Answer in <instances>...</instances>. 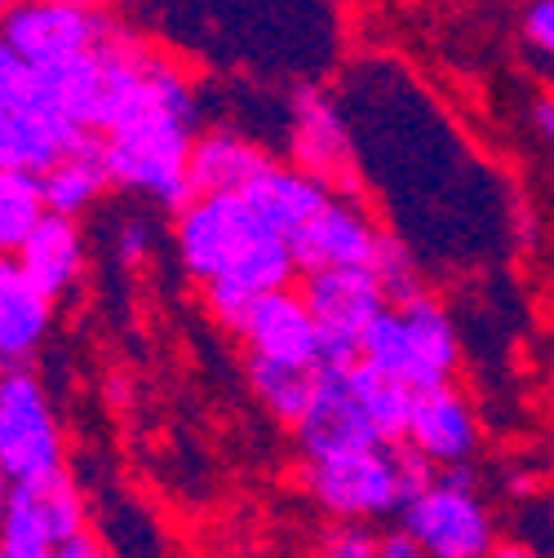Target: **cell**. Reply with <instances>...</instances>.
<instances>
[{"instance_id":"obj_1","label":"cell","mask_w":554,"mask_h":558,"mask_svg":"<svg viewBox=\"0 0 554 558\" xmlns=\"http://www.w3.org/2000/svg\"><path fill=\"white\" fill-rule=\"evenodd\" d=\"M200 129H204V111H200V89H195L191 72L156 49L143 72L137 98L129 102L120 124L107 137H98L111 186L143 195V199L169 208V214H182L195 199L191 147H195Z\"/></svg>"},{"instance_id":"obj_2","label":"cell","mask_w":554,"mask_h":558,"mask_svg":"<svg viewBox=\"0 0 554 558\" xmlns=\"http://www.w3.org/2000/svg\"><path fill=\"white\" fill-rule=\"evenodd\" d=\"M435 478V470L408 448H364L351 457H333L306 465V497L333 523H382L399 519V510Z\"/></svg>"},{"instance_id":"obj_3","label":"cell","mask_w":554,"mask_h":558,"mask_svg":"<svg viewBox=\"0 0 554 558\" xmlns=\"http://www.w3.org/2000/svg\"><path fill=\"white\" fill-rule=\"evenodd\" d=\"M85 143L89 137L62 111L45 72L27 66L0 40V169H23L40 178Z\"/></svg>"},{"instance_id":"obj_4","label":"cell","mask_w":554,"mask_h":558,"mask_svg":"<svg viewBox=\"0 0 554 558\" xmlns=\"http://www.w3.org/2000/svg\"><path fill=\"white\" fill-rule=\"evenodd\" d=\"M369 368L395 377L412 395L453 386L461 368V337L448 315V306L435 293H422L408 306H386L373 328L364 332V355Z\"/></svg>"},{"instance_id":"obj_5","label":"cell","mask_w":554,"mask_h":558,"mask_svg":"<svg viewBox=\"0 0 554 558\" xmlns=\"http://www.w3.org/2000/svg\"><path fill=\"white\" fill-rule=\"evenodd\" d=\"M152 53H156V45L120 32L107 45H98L94 53L45 72V81L53 85L62 111L76 120V129L85 137H107L120 124V116L129 111V102L137 98V89H143V72H147Z\"/></svg>"},{"instance_id":"obj_6","label":"cell","mask_w":554,"mask_h":558,"mask_svg":"<svg viewBox=\"0 0 554 558\" xmlns=\"http://www.w3.org/2000/svg\"><path fill=\"white\" fill-rule=\"evenodd\" d=\"M399 532L418 541L426 558H493L502 545L497 514L483 501L470 465L439 470L399 510Z\"/></svg>"},{"instance_id":"obj_7","label":"cell","mask_w":554,"mask_h":558,"mask_svg":"<svg viewBox=\"0 0 554 558\" xmlns=\"http://www.w3.org/2000/svg\"><path fill=\"white\" fill-rule=\"evenodd\" d=\"M0 470L10 483H40L67 474V435L49 386L32 368L0 377Z\"/></svg>"},{"instance_id":"obj_8","label":"cell","mask_w":554,"mask_h":558,"mask_svg":"<svg viewBox=\"0 0 554 558\" xmlns=\"http://www.w3.org/2000/svg\"><path fill=\"white\" fill-rule=\"evenodd\" d=\"M120 32L124 27L107 10L72 5V0H14V10L0 23V40L36 72L76 62Z\"/></svg>"},{"instance_id":"obj_9","label":"cell","mask_w":554,"mask_h":558,"mask_svg":"<svg viewBox=\"0 0 554 558\" xmlns=\"http://www.w3.org/2000/svg\"><path fill=\"white\" fill-rule=\"evenodd\" d=\"M302 298L320 328V364L351 368L364 355V332L390 306L373 270H311L302 275Z\"/></svg>"},{"instance_id":"obj_10","label":"cell","mask_w":554,"mask_h":558,"mask_svg":"<svg viewBox=\"0 0 554 558\" xmlns=\"http://www.w3.org/2000/svg\"><path fill=\"white\" fill-rule=\"evenodd\" d=\"M81 536H89V510L72 474L14 483L0 523V545L10 558H58Z\"/></svg>"},{"instance_id":"obj_11","label":"cell","mask_w":554,"mask_h":558,"mask_svg":"<svg viewBox=\"0 0 554 558\" xmlns=\"http://www.w3.org/2000/svg\"><path fill=\"white\" fill-rule=\"evenodd\" d=\"M285 143H289V165L302 173L320 178L333 191H360L356 182V124L341 111V102L320 89V85H298L289 94L285 111Z\"/></svg>"},{"instance_id":"obj_12","label":"cell","mask_w":554,"mask_h":558,"mask_svg":"<svg viewBox=\"0 0 554 558\" xmlns=\"http://www.w3.org/2000/svg\"><path fill=\"white\" fill-rule=\"evenodd\" d=\"M262 235H270V231L249 214V204L240 195H195L182 214H173L178 266L195 279L200 289L209 284V279H218L244 244H253ZM275 240H280V235H275Z\"/></svg>"},{"instance_id":"obj_13","label":"cell","mask_w":554,"mask_h":558,"mask_svg":"<svg viewBox=\"0 0 554 558\" xmlns=\"http://www.w3.org/2000/svg\"><path fill=\"white\" fill-rule=\"evenodd\" d=\"M298 275H302V266L293 257V244L275 240V235H262V240L244 244L231 257V266L200 289V298H204V311L214 315V324L240 332V324L249 319V311L262 298H270V293L293 289Z\"/></svg>"},{"instance_id":"obj_14","label":"cell","mask_w":554,"mask_h":558,"mask_svg":"<svg viewBox=\"0 0 554 558\" xmlns=\"http://www.w3.org/2000/svg\"><path fill=\"white\" fill-rule=\"evenodd\" d=\"M382 227L369 214L360 191H333L320 218L293 240V257L302 275L311 270H373L382 248Z\"/></svg>"},{"instance_id":"obj_15","label":"cell","mask_w":554,"mask_h":558,"mask_svg":"<svg viewBox=\"0 0 554 558\" xmlns=\"http://www.w3.org/2000/svg\"><path fill=\"white\" fill-rule=\"evenodd\" d=\"M298 452L306 465L315 461H333V457H351L364 448H377V430L369 426L364 408L356 403V390L346 381V368H320V386L315 399L306 408V416L293 426Z\"/></svg>"},{"instance_id":"obj_16","label":"cell","mask_w":554,"mask_h":558,"mask_svg":"<svg viewBox=\"0 0 554 558\" xmlns=\"http://www.w3.org/2000/svg\"><path fill=\"white\" fill-rule=\"evenodd\" d=\"M483 444V430H479V416H474V403L453 386H439V390H422L412 399V416H408V439L404 448L418 452L435 474L439 470H461L474 461Z\"/></svg>"},{"instance_id":"obj_17","label":"cell","mask_w":554,"mask_h":558,"mask_svg":"<svg viewBox=\"0 0 554 558\" xmlns=\"http://www.w3.org/2000/svg\"><path fill=\"white\" fill-rule=\"evenodd\" d=\"M236 337L257 360L293 364V368H324L320 364V328H315V315H311L302 289H285V293L262 298Z\"/></svg>"},{"instance_id":"obj_18","label":"cell","mask_w":554,"mask_h":558,"mask_svg":"<svg viewBox=\"0 0 554 558\" xmlns=\"http://www.w3.org/2000/svg\"><path fill=\"white\" fill-rule=\"evenodd\" d=\"M240 199L249 204V214L270 231V235H280V240H298L315 218H320V208L333 199V186H324L320 178L302 173L298 165L289 160H270L244 191Z\"/></svg>"},{"instance_id":"obj_19","label":"cell","mask_w":554,"mask_h":558,"mask_svg":"<svg viewBox=\"0 0 554 558\" xmlns=\"http://www.w3.org/2000/svg\"><path fill=\"white\" fill-rule=\"evenodd\" d=\"M53 306L32 279L19 270L14 257H0V368H32V360L45 351Z\"/></svg>"},{"instance_id":"obj_20","label":"cell","mask_w":554,"mask_h":558,"mask_svg":"<svg viewBox=\"0 0 554 558\" xmlns=\"http://www.w3.org/2000/svg\"><path fill=\"white\" fill-rule=\"evenodd\" d=\"M270 160L275 156L253 133L236 124H209V129H200L191 147V191L195 195H240Z\"/></svg>"},{"instance_id":"obj_21","label":"cell","mask_w":554,"mask_h":558,"mask_svg":"<svg viewBox=\"0 0 554 558\" xmlns=\"http://www.w3.org/2000/svg\"><path fill=\"white\" fill-rule=\"evenodd\" d=\"M14 262L49 302H62L85 275V231H81V222L49 214L32 231V240L19 248Z\"/></svg>"},{"instance_id":"obj_22","label":"cell","mask_w":554,"mask_h":558,"mask_svg":"<svg viewBox=\"0 0 554 558\" xmlns=\"http://www.w3.org/2000/svg\"><path fill=\"white\" fill-rule=\"evenodd\" d=\"M40 186H45V204L49 214L58 218H72L81 222L85 214H94V208L103 204L111 186V173H107V160H103V147L98 137H89L85 147H76L72 156H62L49 173H40Z\"/></svg>"},{"instance_id":"obj_23","label":"cell","mask_w":554,"mask_h":558,"mask_svg":"<svg viewBox=\"0 0 554 558\" xmlns=\"http://www.w3.org/2000/svg\"><path fill=\"white\" fill-rule=\"evenodd\" d=\"M244 377H249L253 399H257L280 426H289V430L306 416V408H311V399H315V386H320V368H293V364L257 360V355L244 360Z\"/></svg>"},{"instance_id":"obj_24","label":"cell","mask_w":554,"mask_h":558,"mask_svg":"<svg viewBox=\"0 0 554 558\" xmlns=\"http://www.w3.org/2000/svg\"><path fill=\"white\" fill-rule=\"evenodd\" d=\"M346 381H351L356 403L364 408V416H369V426L377 430V439L390 444V448H404V439H408V416H412V399H418V395H412L408 386H399L395 377L369 368L364 360L346 368Z\"/></svg>"},{"instance_id":"obj_25","label":"cell","mask_w":554,"mask_h":558,"mask_svg":"<svg viewBox=\"0 0 554 558\" xmlns=\"http://www.w3.org/2000/svg\"><path fill=\"white\" fill-rule=\"evenodd\" d=\"M45 218L49 204L40 178L23 169H0V257H19V248Z\"/></svg>"},{"instance_id":"obj_26","label":"cell","mask_w":554,"mask_h":558,"mask_svg":"<svg viewBox=\"0 0 554 558\" xmlns=\"http://www.w3.org/2000/svg\"><path fill=\"white\" fill-rule=\"evenodd\" d=\"M373 275H377V284H382V293H386L390 306H408V302H418L422 293H431L418 253H408V244H404L399 235H390V231L382 235Z\"/></svg>"},{"instance_id":"obj_27","label":"cell","mask_w":554,"mask_h":558,"mask_svg":"<svg viewBox=\"0 0 554 558\" xmlns=\"http://www.w3.org/2000/svg\"><path fill=\"white\" fill-rule=\"evenodd\" d=\"M320 558H382V532L369 523H328L320 536Z\"/></svg>"},{"instance_id":"obj_28","label":"cell","mask_w":554,"mask_h":558,"mask_svg":"<svg viewBox=\"0 0 554 558\" xmlns=\"http://www.w3.org/2000/svg\"><path fill=\"white\" fill-rule=\"evenodd\" d=\"M111 253H116L120 266H143L156 253V222L137 218V214L120 218L116 231H111Z\"/></svg>"},{"instance_id":"obj_29","label":"cell","mask_w":554,"mask_h":558,"mask_svg":"<svg viewBox=\"0 0 554 558\" xmlns=\"http://www.w3.org/2000/svg\"><path fill=\"white\" fill-rule=\"evenodd\" d=\"M523 40L554 62V0H528V10H523Z\"/></svg>"},{"instance_id":"obj_30","label":"cell","mask_w":554,"mask_h":558,"mask_svg":"<svg viewBox=\"0 0 554 558\" xmlns=\"http://www.w3.org/2000/svg\"><path fill=\"white\" fill-rule=\"evenodd\" d=\"M523 532H528L523 545H532V549H541V554L554 558V497H541V501L528 506V514H523Z\"/></svg>"},{"instance_id":"obj_31","label":"cell","mask_w":554,"mask_h":558,"mask_svg":"<svg viewBox=\"0 0 554 558\" xmlns=\"http://www.w3.org/2000/svg\"><path fill=\"white\" fill-rule=\"evenodd\" d=\"M382 558H426V549L395 527V532H382Z\"/></svg>"},{"instance_id":"obj_32","label":"cell","mask_w":554,"mask_h":558,"mask_svg":"<svg viewBox=\"0 0 554 558\" xmlns=\"http://www.w3.org/2000/svg\"><path fill=\"white\" fill-rule=\"evenodd\" d=\"M532 124H537V133L545 137V143L554 147V94H541L532 102Z\"/></svg>"},{"instance_id":"obj_33","label":"cell","mask_w":554,"mask_h":558,"mask_svg":"<svg viewBox=\"0 0 554 558\" xmlns=\"http://www.w3.org/2000/svg\"><path fill=\"white\" fill-rule=\"evenodd\" d=\"M58 558H111L94 536H81V541H72V545H67Z\"/></svg>"},{"instance_id":"obj_34","label":"cell","mask_w":554,"mask_h":558,"mask_svg":"<svg viewBox=\"0 0 554 558\" xmlns=\"http://www.w3.org/2000/svg\"><path fill=\"white\" fill-rule=\"evenodd\" d=\"M493 558H550V554H541V549H532V545H523V541H502Z\"/></svg>"},{"instance_id":"obj_35","label":"cell","mask_w":554,"mask_h":558,"mask_svg":"<svg viewBox=\"0 0 554 558\" xmlns=\"http://www.w3.org/2000/svg\"><path fill=\"white\" fill-rule=\"evenodd\" d=\"M10 493H14V483H10V474L0 470V523H5V506H10Z\"/></svg>"},{"instance_id":"obj_36","label":"cell","mask_w":554,"mask_h":558,"mask_svg":"<svg viewBox=\"0 0 554 558\" xmlns=\"http://www.w3.org/2000/svg\"><path fill=\"white\" fill-rule=\"evenodd\" d=\"M14 10V0H0V23H5V14Z\"/></svg>"},{"instance_id":"obj_37","label":"cell","mask_w":554,"mask_h":558,"mask_svg":"<svg viewBox=\"0 0 554 558\" xmlns=\"http://www.w3.org/2000/svg\"><path fill=\"white\" fill-rule=\"evenodd\" d=\"M72 5H94V10H103V5H107V0H72Z\"/></svg>"},{"instance_id":"obj_38","label":"cell","mask_w":554,"mask_h":558,"mask_svg":"<svg viewBox=\"0 0 554 558\" xmlns=\"http://www.w3.org/2000/svg\"><path fill=\"white\" fill-rule=\"evenodd\" d=\"M0 558H10V554H5V545H0Z\"/></svg>"},{"instance_id":"obj_39","label":"cell","mask_w":554,"mask_h":558,"mask_svg":"<svg viewBox=\"0 0 554 558\" xmlns=\"http://www.w3.org/2000/svg\"><path fill=\"white\" fill-rule=\"evenodd\" d=\"M0 377H5V368H0Z\"/></svg>"}]
</instances>
